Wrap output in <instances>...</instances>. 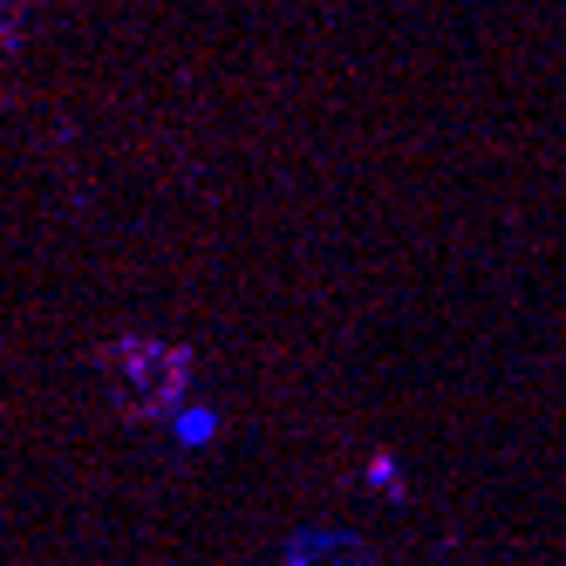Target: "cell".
I'll return each mask as SVG.
<instances>
[{
  "label": "cell",
  "mask_w": 566,
  "mask_h": 566,
  "mask_svg": "<svg viewBox=\"0 0 566 566\" xmlns=\"http://www.w3.org/2000/svg\"><path fill=\"white\" fill-rule=\"evenodd\" d=\"M0 8H21V0H0Z\"/></svg>",
  "instance_id": "obj_3"
},
{
  "label": "cell",
  "mask_w": 566,
  "mask_h": 566,
  "mask_svg": "<svg viewBox=\"0 0 566 566\" xmlns=\"http://www.w3.org/2000/svg\"><path fill=\"white\" fill-rule=\"evenodd\" d=\"M103 369H109V396L124 417H165L185 396L191 355L178 342H157V335H116L103 348Z\"/></svg>",
  "instance_id": "obj_1"
},
{
  "label": "cell",
  "mask_w": 566,
  "mask_h": 566,
  "mask_svg": "<svg viewBox=\"0 0 566 566\" xmlns=\"http://www.w3.org/2000/svg\"><path fill=\"white\" fill-rule=\"evenodd\" d=\"M294 566H369V553H361L355 539H335V546H301Z\"/></svg>",
  "instance_id": "obj_2"
}]
</instances>
